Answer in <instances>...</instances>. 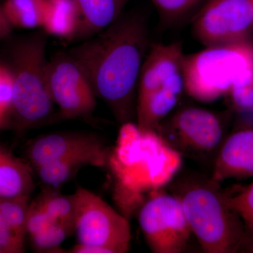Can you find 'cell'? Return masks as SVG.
<instances>
[{
  "mask_svg": "<svg viewBox=\"0 0 253 253\" xmlns=\"http://www.w3.org/2000/svg\"><path fill=\"white\" fill-rule=\"evenodd\" d=\"M25 252V239L18 236L0 212V253Z\"/></svg>",
  "mask_w": 253,
  "mask_h": 253,
  "instance_id": "obj_26",
  "label": "cell"
},
{
  "mask_svg": "<svg viewBox=\"0 0 253 253\" xmlns=\"http://www.w3.org/2000/svg\"><path fill=\"white\" fill-rule=\"evenodd\" d=\"M160 14L167 20H175L194 9L201 0H151Z\"/></svg>",
  "mask_w": 253,
  "mask_h": 253,
  "instance_id": "obj_23",
  "label": "cell"
},
{
  "mask_svg": "<svg viewBox=\"0 0 253 253\" xmlns=\"http://www.w3.org/2000/svg\"><path fill=\"white\" fill-rule=\"evenodd\" d=\"M48 89L61 118L73 120L90 116L96 96L85 73L72 56L58 54L48 61Z\"/></svg>",
  "mask_w": 253,
  "mask_h": 253,
  "instance_id": "obj_10",
  "label": "cell"
},
{
  "mask_svg": "<svg viewBox=\"0 0 253 253\" xmlns=\"http://www.w3.org/2000/svg\"><path fill=\"white\" fill-rule=\"evenodd\" d=\"M30 204L29 196L0 199V212L3 217L11 229L24 239L27 235L26 225Z\"/></svg>",
  "mask_w": 253,
  "mask_h": 253,
  "instance_id": "obj_20",
  "label": "cell"
},
{
  "mask_svg": "<svg viewBox=\"0 0 253 253\" xmlns=\"http://www.w3.org/2000/svg\"><path fill=\"white\" fill-rule=\"evenodd\" d=\"M13 94L14 78L11 69L0 64V112L9 114Z\"/></svg>",
  "mask_w": 253,
  "mask_h": 253,
  "instance_id": "obj_27",
  "label": "cell"
},
{
  "mask_svg": "<svg viewBox=\"0 0 253 253\" xmlns=\"http://www.w3.org/2000/svg\"><path fill=\"white\" fill-rule=\"evenodd\" d=\"M34 188L31 165L0 145V199L31 196Z\"/></svg>",
  "mask_w": 253,
  "mask_h": 253,
  "instance_id": "obj_15",
  "label": "cell"
},
{
  "mask_svg": "<svg viewBox=\"0 0 253 253\" xmlns=\"http://www.w3.org/2000/svg\"><path fill=\"white\" fill-rule=\"evenodd\" d=\"M118 146L110 156L126 209L140 202L143 194L159 191L179 170L181 156L155 129L123 123Z\"/></svg>",
  "mask_w": 253,
  "mask_h": 253,
  "instance_id": "obj_2",
  "label": "cell"
},
{
  "mask_svg": "<svg viewBox=\"0 0 253 253\" xmlns=\"http://www.w3.org/2000/svg\"><path fill=\"white\" fill-rule=\"evenodd\" d=\"M251 1H252L253 5V0H251Z\"/></svg>",
  "mask_w": 253,
  "mask_h": 253,
  "instance_id": "obj_32",
  "label": "cell"
},
{
  "mask_svg": "<svg viewBox=\"0 0 253 253\" xmlns=\"http://www.w3.org/2000/svg\"><path fill=\"white\" fill-rule=\"evenodd\" d=\"M149 249L155 253L185 251L191 232L179 199L161 190L151 193L138 215Z\"/></svg>",
  "mask_w": 253,
  "mask_h": 253,
  "instance_id": "obj_8",
  "label": "cell"
},
{
  "mask_svg": "<svg viewBox=\"0 0 253 253\" xmlns=\"http://www.w3.org/2000/svg\"><path fill=\"white\" fill-rule=\"evenodd\" d=\"M109 149L84 151L73 154L34 168L40 180L50 188H57L71 180L86 166L104 168L109 164Z\"/></svg>",
  "mask_w": 253,
  "mask_h": 253,
  "instance_id": "obj_14",
  "label": "cell"
},
{
  "mask_svg": "<svg viewBox=\"0 0 253 253\" xmlns=\"http://www.w3.org/2000/svg\"><path fill=\"white\" fill-rule=\"evenodd\" d=\"M253 72V42L249 39L207 46L184 56V91L199 102H214Z\"/></svg>",
  "mask_w": 253,
  "mask_h": 253,
  "instance_id": "obj_5",
  "label": "cell"
},
{
  "mask_svg": "<svg viewBox=\"0 0 253 253\" xmlns=\"http://www.w3.org/2000/svg\"><path fill=\"white\" fill-rule=\"evenodd\" d=\"M129 0H76L80 14L77 36H96L111 26L121 16Z\"/></svg>",
  "mask_w": 253,
  "mask_h": 253,
  "instance_id": "obj_16",
  "label": "cell"
},
{
  "mask_svg": "<svg viewBox=\"0 0 253 253\" xmlns=\"http://www.w3.org/2000/svg\"><path fill=\"white\" fill-rule=\"evenodd\" d=\"M246 239H245L244 246H246V250L250 253H253V230L246 231Z\"/></svg>",
  "mask_w": 253,
  "mask_h": 253,
  "instance_id": "obj_31",
  "label": "cell"
},
{
  "mask_svg": "<svg viewBox=\"0 0 253 253\" xmlns=\"http://www.w3.org/2000/svg\"><path fill=\"white\" fill-rule=\"evenodd\" d=\"M7 129H11V123L9 114L0 112V131Z\"/></svg>",
  "mask_w": 253,
  "mask_h": 253,
  "instance_id": "obj_30",
  "label": "cell"
},
{
  "mask_svg": "<svg viewBox=\"0 0 253 253\" xmlns=\"http://www.w3.org/2000/svg\"><path fill=\"white\" fill-rule=\"evenodd\" d=\"M42 26L50 36L71 39L77 36L80 14L76 0H46Z\"/></svg>",
  "mask_w": 253,
  "mask_h": 253,
  "instance_id": "obj_17",
  "label": "cell"
},
{
  "mask_svg": "<svg viewBox=\"0 0 253 253\" xmlns=\"http://www.w3.org/2000/svg\"><path fill=\"white\" fill-rule=\"evenodd\" d=\"M54 222L46 212L39 198L30 204L27 218V234L35 235Z\"/></svg>",
  "mask_w": 253,
  "mask_h": 253,
  "instance_id": "obj_25",
  "label": "cell"
},
{
  "mask_svg": "<svg viewBox=\"0 0 253 253\" xmlns=\"http://www.w3.org/2000/svg\"><path fill=\"white\" fill-rule=\"evenodd\" d=\"M156 130L181 156L212 154L223 137V126L219 117L199 107L179 110L163 120Z\"/></svg>",
  "mask_w": 253,
  "mask_h": 253,
  "instance_id": "obj_9",
  "label": "cell"
},
{
  "mask_svg": "<svg viewBox=\"0 0 253 253\" xmlns=\"http://www.w3.org/2000/svg\"><path fill=\"white\" fill-rule=\"evenodd\" d=\"M73 196L78 244L102 248L109 253L127 252L131 235L126 217L84 188H78Z\"/></svg>",
  "mask_w": 253,
  "mask_h": 253,
  "instance_id": "obj_7",
  "label": "cell"
},
{
  "mask_svg": "<svg viewBox=\"0 0 253 253\" xmlns=\"http://www.w3.org/2000/svg\"><path fill=\"white\" fill-rule=\"evenodd\" d=\"M229 207L241 218L246 231L253 230V182L234 196H226Z\"/></svg>",
  "mask_w": 253,
  "mask_h": 253,
  "instance_id": "obj_22",
  "label": "cell"
},
{
  "mask_svg": "<svg viewBox=\"0 0 253 253\" xmlns=\"http://www.w3.org/2000/svg\"><path fill=\"white\" fill-rule=\"evenodd\" d=\"M107 148L101 137L94 133L59 131L32 139L26 146V155L28 163L34 169L73 154Z\"/></svg>",
  "mask_w": 253,
  "mask_h": 253,
  "instance_id": "obj_12",
  "label": "cell"
},
{
  "mask_svg": "<svg viewBox=\"0 0 253 253\" xmlns=\"http://www.w3.org/2000/svg\"><path fill=\"white\" fill-rule=\"evenodd\" d=\"M149 46L144 18L122 16L94 38L68 53L90 83L96 98L109 106L121 123L129 122L141 67Z\"/></svg>",
  "mask_w": 253,
  "mask_h": 253,
  "instance_id": "obj_1",
  "label": "cell"
},
{
  "mask_svg": "<svg viewBox=\"0 0 253 253\" xmlns=\"http://www.w3.org/2000/svg\"><path fill=\"white\" fill-rule=\"evenodd\" d=\"M229 95L234 107L241 112H253V72L234 86Z\"/></svg>",
  "mask_w": 253,
  "mask_h": 253,
  "instance_id": "obj_24",
  "label": "cell"
},
{
  "mask_svg": "<svg viewBox=\"0 0 253 253\" xmlns=\"http://www.w3.org/2000/svg\"><path fill=\"white\" fill-rule=\"evenodd\" d=\"M70 251L69 253H109L102 248L81 244H76Z\"/></svg>",
  "mask_w": 253,
  "mask_h": 253,
  "instance_id": "obj_28",
  "label": "cell"
},
{
  "mask_svg": "<svg viewBox=\"0 0 253 253\" xmlns=\"http://www.w3.org/2000/svg\"><path fill=\"white\" fill-rule=\"evenodd\" d=\"M38 198L54 222L62 225L68 234L74 231L76 206L73 194L67 196L49 190Z\"/></svg>",
  "mask_w": 253,
  "mask_h": 253,
  "instance_id": "obj_19",
  "label": "cell"
},
{
  "mask_svg": "<svg viewBox=\"0 0 253 253\" xmlns=\"http://www.w3.org/2000/svg\"><path fill=\"white\" fill-rule=\"evenodd\" d=\"M46 0H5L1 6L10 24L16 27L42 28Z\"/></svg>",
  "mask_w": 253,
  "mask_h": 253,
  "instance_id": "obj_18",
  "label": "cell"
},
{
  "mask_svg": "<svg viewBox=\"0 0 253 253\" xmlns=\"http://www.w3.org/2000/svg\"><path fill=\"white\" fill-rule=\"evenodd\" d=\"M253 29L251 0H208L193 23L195 36L206 47L248 40Z\"/></svg>",
  "mask_w": 253,
  "mask_h": 253,
  "instance_id": "obj_11",
  "label": "cell"
},
{
  "mask_svg": "<svg viewBox=\"0 0 253 253\" xmlns=\"http://www.w3.org/2000/svg\"><path fill=\"white\" fill-rule=\"evenodd\" d=\"M12 27L0 7V40L7 36Z\"/></svg>",
  "mask_w": 253,
  "mask_h": 253,
  "instance_id": "obj_29",
  "label": "cell"
},
{
  "mask_svg": "<svg viewBox=\"0 0 253 253\" xmlns=\"http://www.w3.org/2000/svg\"><path fill=\"white\" fill-rule=\"evenodd\" d=\"M180 42L155 44L141 67L138 82L136 115L137 126L156 129L174 109L184 90Z\"/></svg>",
  "mask_w": 253,
  "mask_h": 253,
  "instance_id": "obj_6",
  "label": "cell"
},
{
  "mask_svg": "<svg viewBox=\"0 0 253 253\" xmlns=\"http://www.w3.org/2000/svg\"><path fill=\"white\" fill-rule=\"evenodd\" d=\"M180 201L191 232L207 253H233L244 246L246 227L227 204L219 183L191 179L174 192Z\"/></svg>",
  "mask_w": 253,
  "mask_h": 253,
  "instance_id": "obj_3",
  "label": "cell"
},
{
  "mask_svg": "<svg viewBox=\"0 0 253 253\" xmlns=\"http://www.w3.org/2000/svg\"><path fill=\"white\" fill-rule=\"evenodd\" d=\"M253 176V128L241 129L229 136L215 159L211 179L217 183Z\"/></svg>",
  "mask_w": 253,
  "mask_h": 253,
  "instance_id": "obj_13",
  "label": "cell"
},
{
  "mask_svg": "<svg viewBox=\"0 0 253 253\" xmlns=\"http://www.w3.org/2000/svg\"><path fill=\"white\" fill-rule=\"evenodd\" d=\"M67 230L59 223L53 222L38 234L30 236L32 246L39 252L57 251L68 235Z\"/></svg>",
  "mask_w": 253,
  "mask_h": 253,
  "instance_id": "obj_21",
  "label": "cell"
},
{
  "mask_svg": "<svg viewBox=\"0 0 253 253\" xmlns=\"http://www.w3.org/2000/svg\"><path fill=\"white\" fill-rule=\"evenodd\" d=\"M46 40L37 33L16 42L11 51L14 94L10 109L11 129L23 131L49 119L54 102L48 89Z\"/></svg>",
  "mask_w": 253,
  "mask_h": 253,
  "instance_id": "obj_4",
  "label": "cell"
}]
</instances>
